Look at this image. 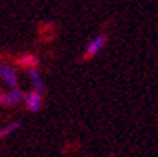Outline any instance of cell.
<instances>
[{
  "label": "cell",
  "mask_w": 158,
  "mask_h": 157,
  "mask_svg": "<svg viewBox=\"0 0 158 157\" xmlns=\"http://www.w3.org/2000/svg\"><path fill=\"white\" fill-rule=\"evenodd\" d=\"M0 104H5V93H0Z\"/></svg>",
  "instance_id": "ba28073f"
},
{
  "label": "cell",
  "mask_w": 158,
  "mask_h": 157,
  "mask_svg": "<svg viewBox=\"0 0 158 157\" xmlns=\"http://www.w3.org/2000/svg\"><path fill=\"white\" fill-rule=\"evenodd\" d=\"M0 80L10 88H18V74L11 64H0Z\"/></svg>",
  "instance_id": "7a4b0ae2"
},
{
  "label": "cell",
  "mask_w": 158,
  "mask_h": 157,
  "mask_svg": "<svg viewBox=\"0 0 158 157\" xmlns=\"http://www.w3.org/2000/svg\"><path fill=\"white\" fill-rule=\"evenodd\" d=\"M109 40V35L106 32H102V34H98L94 35L93 39L86 43V47H85V53H83V58L85 59H89V58H94L96 55L106 47V43Z\"/></svg>",
  "instance_id": "6da1fadb"
},
{
  "label": "cell",
  "mask_w": 158,
  "mask_h": 157,
  "mask_svg": "<svg viewBox=\"0 0 158 157\" xmlns=\"http://www.w3.org/2000/svg\"><path fill=\"white\" fill-rule=\"evenodd\" d=\"M19 127H21L19 122H13V124H10V125H6V127H3V128H0V140H2V138H5V136H8L10 133H13L15 130H18Z\"/></svg>",
  "instance_id": "52a82bcc"
},
{
  "label": "cell",
  "mask_w": 158,
  "mask_h": 157,
  "mask_svg": "<svg viewBox=\"0 0 158 157\" xmlns=\"http://www.w3.org/2000/svg\"><path fill=\"white\" fill-rule=\"evenodd\" d=\"M18 64L23 66L24 69H35L39 66V58L35 56V55H23V56L18 59Z\"/></svg>",
  "instance_id": "8992f818"
},
{
  "label": "cell",
  "mask_w": 158,
  "mask_h": 157,
  "mask_svg": "<svg viewBox=\"0 0 158 157\" xmlns=\"http://www.w3.org/2000/svg\"><path fill=\"white\" fill-rule=\"evenodd\" d=\"M24 99H26V95L23 93L19 88H11L8 93H5V104L3 106L11 107V106L19 104L21 101H24Z\"/></svg>",
  "instance_id": "5b68a950"
},
{
  "label": "cell",
  "mask_w": 158,
  "mask_h": 157,
  "mask_svg": "<svg viewBox=\"0 0 158 157\" xmlns=\"http://www.w3.org/2000/svg\"><path fill=\"white\" fill-rule=\"evenodd\" d=\"M27 76H29V80H31V84H32V87H34V91H37L39 95H45L46 93V85H45V82H43V79H42V76H40V72H39V69H29L27 71Z\"/></svg>",
  "instance_id": "3957f363"
},
{
  "label": "cell",
  "mask_w": 158,
  "mask_h": 157,
  "mask_svg": "<svg viewBox=\"0 0 158 157\" xmlns=\"http://www.w3.org/2000/svg\"><path fill=\"white\" fill-rule=\"evenodd\" d=\"M24 103H26L27 111H31V112H39V111L42 109V104H43V96L32 90L26 95Z\"/></svg>",
  "instance_id": "277c9868"
}]
</instances>
